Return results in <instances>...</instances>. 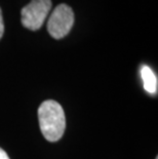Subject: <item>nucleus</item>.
<instances>
[{
  "instance_id": "nucleus-3",
  "label": "nucleus",
  "mask_w": 158,
  "mask_h": 159,
  "mask_svg": "<svg viewBox=\"0 0 158 159\" xmlns=\"http://www.w3.org/2000/svg\"><path fill=\"white\" fill-rule=\"evenodd\" d=\"M52 5V0H32L21 11L22 25L31 31L39 30L47 18Z\"/></svg>"
},
{
  "instance_id": "nucleus-7",
  "label": "nucleus",
  "mask_w": 158,
  "mask_h": 159,
  "mask_svg": "<svg viewBox=\"0 0 158 159\" xmlns=\"http://www.w3.org/2000/svg\"><path fill=\"white\" fill-rule=\"evenodd\" d=\"M156 159H158V158H157V157H156Z\"/></svg>"
},
{
  "instance_id": "nucleus-1",
  "label": "nucleus",
  "mask_w": 158,
  "mask_h": 159,
  "mask_svg": "<svg viewBox=\"0 0 158 159\" xmlns=\"http://www.w3.org/2000/svg\"><path fill=\"white\" fill-rule=\"evenodd\" d=\"M38 120L41 133L49 142H58L66 128V118L62 106L52 100L44 101L38 108Z\"/></svg>"
},
{
  "instance_id": "nucleus-2",
  "label": "nucleus",
  "mask_w": 158,
  "mask_h": 159,
  "mask_svg": "<svg viewBox=\"0 0 158 159\" xmlns=\"http://www.w3.org/2000/svg\"><path fill=\"white\" fill-rule=\"evenodd\" d=\"M74 24V12L69 5L62 3L52 11L47 22V31L55 39H62L68 35Z\"/></svg>"
},
{
  "instance_id": "nucleus-4",
  "label": "nucleus",
  "mask_w": 158,
  "mask_h": 159,
  "mask_svg": "<svg viewBox=\"0 0 158 159\" xmlns=\"http://www.w3.org/2000/svg\"><path fill=\"white\" fill-rule=\"evenodd\" d=\"M141 76L144 82V89L151 94L157 93V77L148 66H143L141 69Z\"/></svg>"
},
{
  "instance_id": "nucleus-5",
  "label": "nucleus",
  "mask_w": 158,
  "mask_h": 159,
  "mask_svg": "<svg viewBox=\"0 0 158 159\" xmlns=\"http://www.w3.org/2000/svg\"><path fill=\"white\" fill-rule=\"evenodd\" d=\"M3 33H4V23H3V16L1 8H0V39L2 38Z\"/></svg>"
},
{
  "instance_id": "nucleus-6",
  "label": "nucleus",
  "mask_w": 158,
  "mask_h": 159,
  "mask_svg": "<svg viewBox=\"0 0 158 159\" xmlns=\"http://www.w3.org/2000/svg\"><path fill=\"white\" fill-rule=\"evenodd\" d=\"M0 159H9L8 155L2 148H0Z\"/></svg>"
}]
</instances>
